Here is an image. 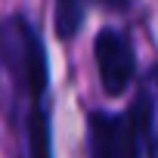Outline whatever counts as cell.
Segmentation results:
<instances>
[{
    "label": "cell",
    "instance_id": "obj_6",
    "mask_svg": "<svg viewBox=\"0 0 158 158\" xmlns=\"http://www.w3.org/2000/svg\"><path fill=\"white\" fill-rule=\"evenodd\" d=\"M87 3L90 0H56V34L65 40V37H74L84 25V16H87Z\"/></svg>",
    "mask_w": 158,
    "mask_h": 158
},
{
    "label": "cell",
    "instance_id": "obj_5",
    "mask_svg": "<svg viewBox=\"0 0 158 158\" xmlns=\"http://www.w3.org/2000/svg\"><path fill=\"white\" fill-rule=\"evenodd\" d=\"M25 130H28V158H53V136H50L47 102H34L31 106Z\"/></svg>",
    "mask_w": 158,
    "mask_h": 158
},
{
    "label": "cell",
    "instance_id": "obj_4",
    "mask_svg": "<svg viewBox=\"0 0 158 158\" xmlns=\"http://www.w3.org/2000/svg\"><path fill=\"white\" fill-rule=\"evenodd\" d=\"M133 112H136L139 146L146 149V158H158V65L146 71Z\"/></svg>",
    "mask_w": 158,
    "mask_h": 158
},
{
    "label": "cell",
    "instance_id": "obj_1",
    "mask_svg": "<svg viewBox=\"0 0 158 158\" xmlns=\"http://www.w3.org/2000/svg\"><path fill=\"white\" fill-rule=\"evenodd\" d=\"M0 62L10 71L19 93H25L31 102H44L50 84L47 50L37 28L25 16L0 19Z\"/></svg>",
    "mask_w": 158,
    "mask_h": 158
},
{
    "label": "cell",
    "instance_id": "obj_2",
    "mask_svg": "<svg viewBox=\"0 0 158 158\" xmlns=\"http://www.w3.org/2000/svg\"><path fill=\"white\" fill-rule=\"evenodd\" d=\"M136 112H93L90 115V155L93 158H139Z\"/></svg>",
    "mask_w": 158,
    "mask_h": 158
},
{
    "label": "cell",
    "instance_id": "obj_7",
    "mask_svg": "<svg viewBox=\"0 0 158 158\" xmlns=\"http://www.w3.org/2000/svg\"><path fill=\"white\" fill-rule=\"evenodd\" d=\"M102 3H106V6H112V10H127L133 0H102Z\"/></svg>",
    "mask_w": 158,
    "mask_h": 158
},
{
    "label": "cell",
    "instance_id": "obj_3",
    "mask_svg": "<svg viewBox=\"0 0 158 158\" xmlns=\"http://www.w3.org/2000/svg\"><path fill=\"white\" fill-rule=\"evenodd\" d=\"M93 53H96V68H99L102 90L109 96L124 93L127 84L133 81V74H136V56H133V47H130L127 34L118 31V28H102L96 34Z\"/></svg>",
    "mask_w": 158,
    "mask_h": 158
}]
</instances>
